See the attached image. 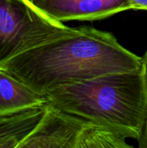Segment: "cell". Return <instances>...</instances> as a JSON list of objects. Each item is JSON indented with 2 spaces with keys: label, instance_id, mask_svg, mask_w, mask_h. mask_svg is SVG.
I'll use <instances>...</instances> for the list:
<instances>
[{
  "label": "cell",
  "instance_id": "obj_1",
  "mask_svg": "<svg viewBox=\"0 0 147 148\" xmlns=\"http://www.w3.org/2000/svg\"><path fill=\"white\" fill-rule=\"evenodd\" d=\"M0 67L43 95L65 84L143 69L141 57L120 44L112 33L91 26L77 27L74 33L23 52Z\"/></svg>",
  "mask_w": 147,
  "mask_h": 148
},
{
  "label": "cell",
  "instance_id": "obj_2",
  "mask_svg": "<svg viewBox=\"0 0 147 148\" xmlns=\"http://www.w3.org/2000/svg\"><path fill=\"white\" fill-rule=\"evenodd\" d=\"M44 96L49 105L108 127L126 139L138 140L143 133L147 110L143 69L65 84Z\"/></svg>",
  "mask_w": 147,
  "mask_h": 148
},
{
  "label": "cell",
  "instance_id": "obj_3",
  "mask_svg": "<svg viewBox=\"0 0 147 148\" xmlns=\"http://www.w3.org/2000/svg\"><path fill=\"white\" fill-rule=\"evenodd\" d=\"M76 29L49 16L29 0H0V66Z\"/></svg>",
  "mask_w": 147,
  "mask_h": 148
},
{
  "label": "cell",
  "instance_id": "obj_4",
  "mask_svg": "<svg viewBox=\"0 0 147 148\" xmlns=\"http://www.w3.org/2000/svg\"><path fill=\"white\" fill-rule=\"evenodd\" d=\"M87 121L48 103L40 123L19 148H76L78 137Z\"/></svg>",
  "mask_w": 147,
  "mask_h": 148
},
{
  "label": "cell",
  "instance_id": "obj_5",
  "mask_svg": "<svg viewBox=\"0 0 147 148\" xmlns=\"http://www.w3.org/2000/svg\"><path fill=\"white\" fill-rule=\"evenodd\" d=\"M49 16L65 22L93 21L132 10L129 0H29Z\"/></svg>",
  "mask_w": 147,
  "mask_h": 148
},
{
  "label": "cell",
  "instance_id": "obj_6",
  "mask_svg": "<svg viewBox=\"0 0 147 148\" xmlns=\"http://www.w3.org/2000/svg\"><path fill=\"white\" fill-rule=\"evenodd\" d=\"M48 103L0 114V148H19L42 119Z\"/></svg>",
  "mask_w": 147,
  "mask_h": 148
},
{
  "label": "cell",
  "instance_id": "obj_7",
  "mask_svg": "<svg viewBox=\"0 0 147 148\" xmlns=\"http://www.w3.org/2000/svg\"><path fill=\"white\" fill-rule=\"evenodd\" d=\"M43 95L0 67V114L46 103Z\"/></svg>",
  "mask_w": 147,
  "mask_h": 148
},
{
  "label": "cell",
  "instance_id": "obj_8",
  "mask_svg": "<svg viewBox=\"0 0 147 148\" xmlns=\"http://www.w3.org/2000/svg\"><path fill=\"white\" fill-rule=\"evenodd\" d=\"M126 137L117 131L88 121L78 137L76 148H128Z\"/></svg>",
  "mask_w": 147,
  "mask_h": 148
},
{
  "label": "cell",
  "instance_id": "obj_9",
  "mask_svg": "<svg viewBox=\"0 0 147 148\" xmlns=\"http://www.w3.org/2000/svg\"><path fill=\"white\" fill-rule=\"evenodd\" d=\"M142 59V66H143V73L145 77V85H146V108H147V48L144 56L141 57ZM139 141V147L147 148V110H146V120L143 133L140 138L138 140Z\"/></svg>",
  "mask_w": 147,
  "mask_h": 148
},
{
  "label": "cell",
  "instance_id": "obj_10",
  "mask_svg": "<svg viewBox=\"0 0 147 148\" xmlns=\"http://www.w3.org/2000/svg\"><path fill=\"white\" fill-rule=\"evenodd\" d=\"M132 10H147V0H129Z\"/></svg>",
  "mask_w": 147,
  "mask_h": 148
}]
</instances>
